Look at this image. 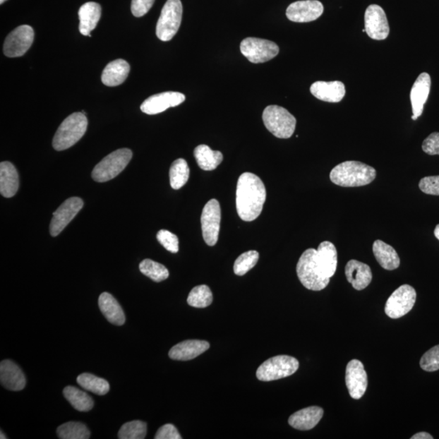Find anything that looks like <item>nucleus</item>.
Returning <instances> with one entry per match:
<instances>
[{
    "label": "nucleus",
    "instance_id": "1",
    "mask_svg": "<svg viewBox=\"0 0 439 439\" xmlns=\"http://www.w3.org/2000/svg\"><path fill=\"white\" fill-rule=\"evenodd\" d=\"M265 200V186L258 176L244 173L239 176L236 191V208L239 216L243 221H255L263 210Z\"/></svg>",
    "mask_w": 439,
    "mask_h": 439
},
{
    "label": "nucleus",
    "instance_id": "2",
    "mask_svg": "<svg viewBox=\"0 0 439 439\" xmlns=\"http://www.w3.org/2000/svg\"><path fill=\"white\" fill-rule=\"evenodd\" d=\"M377 171L356 160L342 162L331 170L332 183L342 187H358L371 184L376 179Z\"/></svg>",
    "mask_w": 439,
    "mask_h": 439
},
{
    "label": "nucleus",
    "instance_id": "3",
    "mask_svg": "<svg viewBox=\"0 0 439 439\" xmlns=\"http://www.w3.org/2000/svg\"><path fill=\"white\" fill-rule=\"evenodd\" d=\"M299 281L308 290L323 291L330 283V278L326 277L318 265L317 250L310 248L304 251L299 258L296 267Z\"/></svg>",
    "mask_w": 439,
    "mask_h": 439
},
{
    "label": "nucleus",
    "instance_id": "4",
    "mask_svg": "<svg viewBox=\"0 0 439 439\" xmlns=\"http://www.w3.org/2000/svg\"><path fill=\"white\" fill-rule=\"evenodd\" d=\"M88 126L87 116L83 112H74L64 120L53 138L56 151H64L76 144L85 135Z\"/></svg>",
    "mask_w": 439,
    "mask_h": 439
},
{
    "label": "nucleus",
    "instance_id": "5",
    "mask_svg": "<svg viewBox=\"0 0 439 439\" xmlns=\"http://www.w3.org/2000/svg\"><path fill=\"white\" fill-rule=\"evenodd\" d=\"M263 121L267 130L278 138H291L296 131V117L280 106H267L263 112Z\"/></svg>",
    "mask_w": 439,
    "mask_h": 439
},
{
    "label": "nucleus",
    "instance_id": "6",
    "mask_svg": "<svg viewBox=\"0 0 439 439\" xmlns=\"http://www.w3.org/2000/svg\"><path fill=\"white\" fill-rule=\"evenodd\" d=\"M133 157L131 150L122 148L108 155L95 166L92 179L97 183H105L119 176L130 163Z\"/></svg>",
    "mask_w": 439,
    "mask_h": 439
},
{
    "label": "nucleus",
    "instance_id": "7",
    "mask_svg": "<svg viewBox=\"0 0 439 439\" xmlns=\"http://www.w3.org/2000/svg\"><path fill=\"white\" fill-rule=\"evenodd\" d=\"M297 359L289 356L270 358L257 369L256 377L262 382H272L289 376L298 371Z\"/></svg>",
    "mask_w": 439,
    "mask_h": 439
},
{
    "label": "nucleus",
    "instance_id": "8",
    "mask_svg": "<svg viewBox=\"0 0 439 439\" xmlns=\"http://www.w3.org/2000/svg\"><path fill=\"white\" fill-rule=\"evenodd\" d=\"M183 18V4L181 0H168L160 13L157 25V36L163 42L173 39L181 25Z\"/></svg>",
    "mask_w": 439,
    "mask_h": 439
},
{
    "label": "nucleus",
    "instance_id": "9",
    "mask_svg": "<svg viewBox=\"0 0 439 439\" xmlns=\"http://www.w3.org/2000/svg\"><path fill=\"white\" fill-rule=\"evenodd\" d=\"M240 51L250 62L260 64L276 57L279 53V47L270 40L247 37L241 42Z\"/></svg>",
    "mask_w": 439,
    "mask_h": 439
},
{
    "label": "nucleus",
    "instance_id": "10",
    "mask_svg": "<svg viewBox=\"0 0 439 439\" xmlns=\"http://www.w3.org/2000/svg\"><path fill=\"white\" fill-rule=\"evenodd\" d=\"M416 301L415 289L409 285L400 286L387 299L385 313L389 318L398 319L408 314Z\"/></svg>",
    "mask_w": 439,
    "mask_h": 439
},
{
    "label": "nucleus",
    "instance_id": "11",
    "mask_svg": "<svg viewBox=\"0 0 439 439\" xmlns=\"http://www.w3.org/2000/svg\"><path fill=\"white\" fill-rule=\"evenodd\" d=\"M222 212L219 202L212 199L206 203L201 215V227L205 242L210 247L217 243Z\"/></svg>",
    "mask_w": 439,
    "mask_h": 439
},
{
    "label": "nucleus",
    "instance_id": "12",
    "mask_svg": "<svg viewBox=\"0 0 439 439\" xmlns=\"http://www.w3.org/2000/svg\"><path fill=\"white\" fill-rule=\"evenodd\" d=\"M35 40V31L28 25H20L8 35L4 45L5 56H23L30 49Z\"/></svg>",
    "mask_w": 439,
    "mask_h": 439
},
{
    "label": "nucleus",
    "instance_id": "13",
    "mask_svg": "<svg viewBox=\"0 0 439 439\" xmlns=\"http://www.w3.org/2000/svg\"><path fill=\"white\" fill-rule=\"evenodd\" d=\"M83 201L78 197H72L64 201L53 213V218L50 224L52 236L56 237L60 234L77 214L82 210Z\"/></svg>",
    "mask_w": 439,
    "mask_h": 439
},
{
    "label": "nucleus",
    "instance_id": "14",
    "mask_svg": "<svg viewBox=\"0 0 439 439\" xmlns=\"http://www.w3.org/2000/svg\"><path fill=\"white\" fill-rule=\"evenodd\" d=\"M366 31L369 37L384 40L390 34V26L385 11L379 5L372 4L366 9L365 15Z\"/></svg>",
    "mask_w": 439,
    "mask_h": 439
},
{
    "label": "nucleus",
    "instance_id": "15",
    "mask_svg": "<svg viewBox=\"0 0 439 439\" xmlns=\"http://www.w3.org/2000/svg\"><path fill=\"white\" fill-rule=\"evenodd\" d=\"M323 12V4L318 0H303L287 8V17L293 23H306L318 19Z\"/></svg>",
    "mask_w": 439,
    "mask_h": 439
},
{
    "label": "nucleus",
    "instance_id": "16",
    "mask_svg": "<svg viewBox=\"0 0 439 439\" xmlns=\"http://www.w3.org/2000/svg\"><path fill=\"white\" fill-rule=\"evenodd\" d=\"M346 385L351 397L360 399L368 387V376L362 362L352 360L346 368Z\"/></svg>",
    "mask_w": 439,
    "mask_h": 439
},
{
    "label": "nucleus",
    "instance_id": "17",
    "mask_svg": "<svg viewBox=\"0 0 439 439\" xmlns=\"http://www.w3.org/2000/svg\"><path fill=\"white\" fill-rule=\"evenodd\" d=\"M186 96L180 92H167L151 96L142 104L140 109L144 114L156 115L173 107L183 104Z\"/></svg>",
    "mask_w": 439,
    "mask_h": 439
},
{
    "label": "nucleus",
    "instance_id": "18",
    "mask_svg": "<svg viewBox=\"0 0 439 439\" xmlns=\"http://www.w3.org/2000/svg\"><path fill=\"white\" fill-rule=\"evenodd\" d=\"M431 78L427 73H422L412 85L410 100L412 109V120H417L421 116L424 105L431 92Z\"/></svg>",
    "mask_w": 439,
    "mask_h": 439
},
{
    "label": "nucleus",
    "instance_id": "19",
    "mask_svg": "<svg viewBox=\"0 0 439 439\" xmlns=\"http://www.w3.org/2000/svg\"><path fill=\"white\" fill-rule=\"evenodd\" d=\"M0 382L4 387L13 392L23 390L26 384L23 371L10 360H4L0 363Z\"/></svg>",
    "mask_w": 439,
    "mask_h": 439
},
{
    "label": "nucleus",
    "instance_id": "20",
    "mask_svg": "<svg viewBox=\"0 0 439 439\" xmlns=\"http://www.w3.org/2000/svg\"><path fill=\"white\" fill-rule=\"evenodd\" d=\"M210 342L207 341L186 340L171 348L169 356L175 361H191L210 349Z\"/></svg>",
    "mask_w": 439,
    "mask_h": 439
},
{
    "label": "nucleus",
    "instance_id": "21",
    "mask_svg": "<svg viewBox=\"0 0 439 439\" xmlns=\"http://www.w3.org/2000/svg\"><path fill=\"white\" fill-rule=\"evenodd\" d=\"M310 92L315 98L329 103H339L346 95V88L344 83L339 81L314 83Z\"/></svg>",
    "mask_w": 439,
    "mask_h": 439
},
{
    "label": "nucleus",
    "instance_id": "22",
    "mask_svg": "<svg viewBox=\"0 0 439 439\" xmlns=\"http://www.w3.org/2000/svg\"><path fill=\"white\" fill-rule=\"evenodd\" d=\"M345 275L348 282L357 291L366 289L373 279L371 267L362 262L351 260L345 267Z\"/></svg>",
    "mask_w": 439,
    "mask_h": 439
},
{
    "label": "nucleus",
    "instance_id": "23",
    "mask_svg": "<svg viewBox=\"0 0 439 439\" xmlns=\"http://www.w3.org/2000/svg\"><path fill=\"white\" fill-rule=\"evenodd\" d=\"M324 410L320 407L313 406L294 412L289 419V425L299 431L313 429L323 419Z\"/></svg>",
    "mask_w": 439,
    "mask_h": 439
},
{
    "label": "nucleus",
    "instance_id": "24",
    "mask_svg": "<svg viewBox=\"0 0 439 439\" xmlns=\"http://www.w3.org/2000/svg\"><path fill=\"white\" fill-rule=\"evenodd\" d=\"M317 259L323 274L329 278L333 277L338 265V253L334 243L329 241L321 243L317 250Z\"/></svg>",
    "mask_w": 439,
    "mask_h": 439
},
{
    "label": "nucleus",
    "instance_id": "25",
    "mask_svg": "<svg viewBox=\"0 0 439 439\" xmlns=\"http://www.w3.org/2000/svg\"><path fill=\"white\" fill-rule=\"evenodd\" d=\"M79 31L84 36L90 35V32L95 29L101 18V6L95 2H88L79 9Z\"/></svg>",
    "mask_w": 439,
    "mask_h": 439
},
{
    "label": "nucleus",
    "instance_id": "26",
    "mask_svg": "<svg viewBox=\"0 0 439 439\" xmlns=\"http://www.w3.org/2000/svg\"><path fill=\"white\" fill-rule=\"evenodd\" d=\"M99 307L102 313L110 323L122 325L126 323L124 311L116 299L108 292L100 294Z\"/></svg>",
    "mask_w": 439,
    "mask_h": 439
},
{
    "label": "nucleus",
    "instance_id": "27",
    "mask_svg": "<svg viewBox=\"0 0 439 439\" xmlns=\"http://www.w3.org/2000/svg\"><path fill=\"white\" fill-rule=\"evenodd\" d=\"M131 66L122 59L110 62L102 73V82L108 87H116L126 81Z\"/></svg>",
    "mask_w": 439,
    "mask_h": 439
},
{
    "label": "nucleus",
    "instance_id": "28",
    "mask_svg": "<svg viewBox=\"0 0 439 439\" xmlns=\"http://www.w3.org/2000/svg\"><path fill=\"white\" fill-rule=\"evenodd\" d=\"M19 188V176L15 166L10 162L0 164V193L5 198L13 197Z\"/></svg>",
    "mask_w": 439,
    "mask_h": 439
},
{
    "label": "nucleus",
    "instance_id": "29",
    "mask_svg": "<svg viewBox=\"0 0 439 439\" xmlns=\"http://www.w3.org/2000/svg\"><path fill=\"white\" fill-rule=\"evenodd\" d=\"M374 256L379 265L387 270H395L400 265L399 256L394 248L382 240H376L373 245Z\"/></svg>",
    "mask_w": 439,
    "mask_h": 439
},
{
    "label": "nucleus",
    "instance_id": "30",
    "mask_svg": "<svg viewBox=\"0 0 439 439\" xmlns=\"http://www.w3.org/2000/svg\"><path fill=\"white\" fill-rule=\"evenodd\" d=\"M194 156L200 168L206 171L216 169L223 160V155L221 152L213 151L207 145L196 147Z\"/></svg>",
    "mask_w": 439,
    "mask_h": 439
},
{
    "label": "nucleus",
    "instance_id": "31",
    "mask_svg": "<svg viewBox=\"0 0 439 439\" xmlns=\"http://www.w3.org/2000/svg\"><path fill=\"white\" fill-rule=\"evenodd\" d=\"M64 397L73 408L79 411H88L94 407V400L83 390L74 387H67L64 389Z\"/></svg>",
    "mask_w": 439,
    "mask_h": 439
},
{
    "label": "nucleus",
    "instance_id": "32",
    "mask_svg": "<svg viewBox=\"0 0 439 439\" xmlns=\"http://www.w3.org/2000/svg\"><path fill=\"white\" fill-rule=\"evenodd\" d=\"M190 169L184 159H178L171 165L169 170L170 185L174 190H179L188 181Z\"/></svg>",
    "mask_w": 439,
    "mask_h": 439
},
{
    "label": "nucleus",
    "instance_id": "33",
    "mask_svg": "<svg viewBox=\"0 0 439 439\" xmlns=\"http://www.w3.org/2000/svg\"><path fill=\"white\" fill-rule=\"evenodd\" d=\"M79 385L88 392L98 395H104L109 392V383L105 379L96 377L93 374L83 373L77 378Z\"/></svg>",
    "mask_w": 439,
    "mask_h": 439
},
{
    "label": "nucleus",
    "instance_id": "34",
    "mask_svg": "<svg viewBox=\"0 0 439 439\" xmlns=\"http://www.w3.org/2000/svg\"><path fill=\"white\" fill-rule=\"evenodd\" d=\"M57 435L61 439H88L90 432L83 423L71 421L58 427Z\"/></svg>",
    "mask_w": 439,
    "mask_h": 439
},
{
    "label": "nucleus",
    "instance_id": "35",
    "mask_svg": "<svg viewBox=\"0 0 439 439\" xmlns=\"http://www.w3.org/2000/svg\"><path fill=\"white\" fill-rule=\"evenodd\" d=\"M139 270L143 275L156 282L164 281L169 276L167 267L150 259L143 260L139 265Z\"/></svg>",
    "mask_w": 439,
    "mask_h": 439
},
{
    "label": "nucleus",
    "instance_id": "36",
    "mask_svg": "<svg viewBox=\"0 0 439 439\" xmlns=\"http://www.w3.org/2000/svg\"><path fill=\"white\" fill-rule=\"evenodd\" d=\"M213 301L210 288L206 285L197 286L192 289L187 298V303L191 307L203 308L210 306Z\"/></svg>",
    "mask_w": 439,
    "mask_h": 439
},
{
    "label": "nucleus",
    "instance_id": "37",
    "mask_svg": "<svg viewBox=\"0 0 439 439\" xmlns=\"http://www.w3.org/2000/svg\"><path fill=\"white\" fill-rule=\"evenodd\" d=\"M148 426L145 422L133 421L125 423L119 432L120 439H143L146 438Z\"/></svg>",
    "mask_w": 439,
    "mask_h": 439
},
{
    "label": "nucleus",
    "instance_id": "38",
    "mask_svg": "<svg viewBox=\"0 0 439 439\" xmlns=\"http://www.w3.org/2000/svg\"><path fill=\"white\" fill-rule=\"evenodd\" d=\"M259 253L256 251H248L239 255L234 265V274L243 276L247 274L257 264L259 260Z\"/></svg>",
    "mask_w": 439,
    "mask_h": 439
},
{
    "label": "nucleus",
    "instance_id": "39",
    "mask_svg": "<svg viewBox=\"0 0 439 439\" xmlns=\"http://www.w3.org/2000/svg\"><path fill=\"white\" fill-rule=\"evenodd\" d=\"M421 368L426 372H435L439 369V345L433 347L422 356Z\"/></svg>",
    "mask_w": 439,
    "mask_h": 439
},
{
    "label": "nucleus",
    "instance_id": "40",
    "mask_svg": "<svg viewBox=\"0 0 439 439\" xmlns=\"http://www.w3.org/2000/svg\"><path fill=\"white\" fill-rule=\"evenodd\" d=\"M157 238L159 243L166 250L172 253H178L179 250V241L176 235L168 231V230L162 229L157 233Z\"/></svg>",
    "mask_w": 439,
    "mask_h": 439
},
{
    "label": "nucleus",
    "instance_id": "41",
    "mask_svg": "<svg viewBox=\"0 0 439 439\" xmlns=\"http://www.w3.org/2000/svg\"><path fill=\"white\" fill-rule=\"evenodd\" d=\"M419 188L425 194L439 196V176H425L420 181Z\"/></svg>",
    "mask_w": 439,
    "mask_h": 439
},
{
    "label": "nucleus",
    "instance_id": "42",
    "mask_svg": "<svg viewBox=\"0 0 439 439\" xmlns=\"http://www.w3.org/2000/svg\"><path fill=\"white\" fill-rule=\"evenodd\" d=\"M422 150L430 156L439 155V133H432L422 143Z\"/></svg>",
    "mask_w": 439,
    "mask_h": 439
},
{
    "label": "nucleus",
    "instance_id": "43",
    "mask_svg": "<svg viewBox=\"0 0 439 439\" xmlns=\"http://www.w3.org/2000/svg\"><path fill=\"white\" fill-rule=\"evenodd\" d=\"M155 0H132L131 12L136 18L146 15L153 6Z\"/></svg>",
    "mask_w": 439,
    "mask_h": 439
},
{
    "label": "nucleus",
    "instance_id": "44",
    "mask_svg": "<svg viewBox=\"0 0 439 439\" xmlns=\"http://www.w3.org/2000/svg\"><path fill=\"white\" fill-rule=\"evenodd\" d=\"M156 439H181V436L176 428L172 424H166L160 428L156 436Z\"/></svg>",
    "mask_w": 439,
    "mask_h": 439
},
{
    "label": "nucleus",
    "instance_id": "45",
    "mask_svg": "<svg viewBox=\"0 0 439 439\" xmlns=\"http://www.w3.org/2000/svg\"><path fill=\"white\" fill-rule=\"evenodd\" d=\"M433 438L426 432H420L416 433L415 435L412 436L411 439H433Z\"/></svg>",
    "mask_w": 439,
    "mask_h": 439
},
{
    "label": "nucleus",
    "instance_id": "46",
    "mask_svg": "<svg viewBox=\"0 0 439 439\" xmlns=\"http://www.w3.org/2000/svg\"><path fill=\"white\" fill-rule=\"evenodd\" d=\"M435 236L439 240V224L435 229Z\"/></svg>",
    "mask_w": 439,
    "mask_h": 439
},
{
    "label": "nucleus",
    "instance_id": "47",
    "mask_svg": "<svg viewBox=\"0 0 439 439\" xmlns=\"http://www.w3.org/2000/svg\"><path fill=\"white\" fill-rule=\"evenodd\" d=\"M0 438L1 439L7 438V437H5V435H4L3 431H1V437H0Z\"/></svg>",
    "mask_w": 439,
    "mask_h": 439
},
{
    "label": "nucleus",
    "instance_id": "48",
    "mask_svg": "<svg viewBox=\"0 0 439 439\" xmlns=\"http://www.w3.org/2000/svg\"><path fill=\"white\" fill-rule=\"evenodd\" d=\"M5 1H7V0H0V4H4Z\"/></svg>",
    "mask_w": 439,
    "mask_h": 439
}]
</instances>
